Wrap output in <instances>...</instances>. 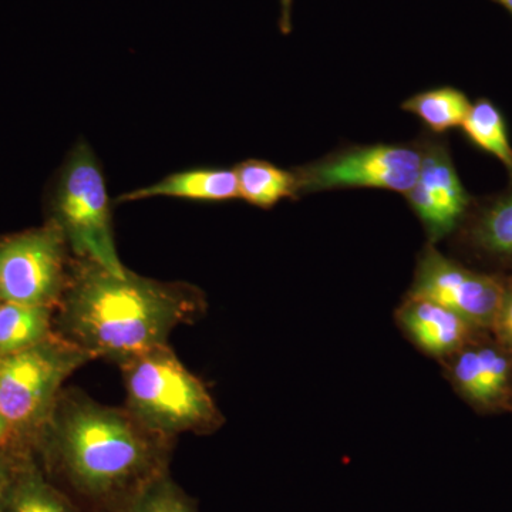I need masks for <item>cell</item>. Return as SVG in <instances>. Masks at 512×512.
<instances>
[{"instance_id": "obj_3", "label": "cell", "mask_w": 512, "mask_h": 512, "mask_svg": "<svg viewBox=\"0 0 512 512\" xmlns=\"http://www.w3.org/2000/svg\"><path fill=\"white\" fill-rule=\"evenodd\" d=\"M126 387V409L147 429L163 436L211 434L224 416L208 387L183 365L168 345L117 363Z\"/></svg>"}, {"instance_id": "obj_14", "label": "cell", "mask_w": 512, "mask_h": 512, "mask_svg": "<svg viewBox=\"0 0 512 512\" xmlns=\"http://www.w3.org/2000/svg\"><path fill=\"white\" fill-rule=\"evenodd\" d=\"M239 198L259 208H272L286 198L299 195L296 171L284 170L262 160H247L234 168Z\"/></svg>"}, {"instance_id": "obj_12", "label": "cell", "mask_w": 512, "mask_h": 512, "mask_svg": "<svg viewBox=\"0 0 512 512\" xmlns=\"http://www.w3.org/2000/svg\"><path fill=\"white\" fill-rule=\"evenodd\" d=\"M167 197L200 202H225L239 198L238 178L234 168H194L168 175L156 184L126 192L119 204L150 198Z\"/></svg>"}, {"instance_id": "obj_10", "label": "cell", "mask_w": 512, "mask_h": 512, "mask_svg": "<svg viewBox=\"0 0 512 512\" xmlns=\"http://www.w3.org/2000/svg\"><path fill=\"white\" fill-rule=\"evenodd\" d=\"M458 394L478 410L505 409L512 399V356L498 343H468L446 360Z\"/></svg>"}, {"instance_id": "obj_16", "label": "cell", "mask_w": 512, "mask_h": 512, "mask_svg": "<svg viewBox=\"0 0 512 512\" xmlns=\"http://www.w3.org/2000/svg\"><path fill=\"white\" fill-rule=\"evenodd\" d=\"M402 109L426 124L431 133L443 134L451 128L463 126L471 103L460 90L439 87L410 97L404 101Z\"/></svg>"}, {"instance_id": "obj_21", "label": "cell", "mask_w": 512, "mask_h": 512, "mask_svg": "<svg viewBox=\"0 0 512 512\" xmlns=\"http://www.w3.org/2000/svg\"><path fill=\"white\" fill-rule=\"evenodd\" d=\"M33 454L35 453L23 450L19 446L9 421L0 413V457L23 458L33 456Z\"/></svg>"}, {"instance_id": "obj_20", "label": "cell", "mask_w": 512, "mask_h": 512, "mask_svg": "<svg viewBox=\"0 0 512 512\" xmlns=\"http://www.w3.org/2000/svg\"><path fill=\"white\" fill-rule=\"evenodd\" d=\"M498 345L512 356V285H505L503 301L491 326Z\"/></svg>"}, {"instance_id": "obj_2", "label": "cell", "mask_w": 512, "mask_h": 512, "mask_svg": "<svg viewBox=\"0 0 512 512\" xmlns=\"http://www.w3.org/2000/svg\"><path fill=\"white\" fill-rule=\"evenodd\" d=\"M204 292L185 282H163L127 271L119 276L74 258L69 285L55 312V330L94 359L120 363L168 345L178 326L201 318Z\"/></svg>"}, {"instance_id": "obj_18", "label": "cell", "mask_w": 512, "mask_h": 512, "mask_svg": "<svg viewBox=\"0 0 512 512\" xmlns=\"http://www.w3.org/2000/svg\"><path fill=\"white\" fill-rule=\"evenodd\" d=\"M126 512H198V504L168 470L151 480Z\"/></svg>"}, {"instance_id": "obj_11", "label": "cell", "mask_w": 512, "mask_h": 512, "mask_svg": "<svg viewBox=\"0 0 512 512\" xmlns=\"http://www.w3.org/2000/svg\"><path fill=\"white\" fill-rule=\"evenodd\" d=\"M397 323L421 352L441 360L473 342L478 330L439 303L410 295L397 309Z\"/></svg>"}, {"instance_id": "obj_15", "label": "cell", "mask_w": 512, "mask_h": 512, "mask_svg": "<svg viewBox=\"0 0 512 512\" xmlns=\"http://www.w3.org/2000/svg\"><path fill=\"white\" fill-rule=\"evenodd\" d=\"M55 309L0 302V356L20 352L49 339L55 330Z\"/></svg>"}, {"instance_id": "obj_5", "label": "cell", "mask_w": 512, "mask_h": 512, "mask_svg": "<svg viewBox=\"0 0 512 512\" xmlns=\"http://www.w3.org/2000/svg\"><path fill=\"white\" fill-rule=\"evenodd\" d=\"M55 222L76 259L92 261L113 274L128 269L117 254L113 214L99 160L86 141H79L57 175L50 200Z\"/></svg>"}, {"instance_id": "obj_4", "label": "cell", "mask_w": 512, "mask_h": 512, "mask_svg": "<svg viewBox=\"0 0 512 512\" xmlns=\"http://www.w3.org/2000/svg\"><path fill=\"white\" fill-rule=\"evenodd\" d=\"M93 356L55 332L32 348L0 356V413L23 450L36 444L52 416L63 384Z\"/></svg>"}, {"instance_id": "obj_6", "label": "cell", "mask_w": 512, "mask_h": 512, "mask_svg": "<svg viewBox=\"0 0 512 512\" xmlns=\"http://www.w3.org/2000/svg\"><path fill=\"white\" fill-rule=\"evenodd\" d=\"M69 245L55 222L0 239V302L57 309L72 274Z\"/></svg>"}, {"instance_id": "obj_13", "label": "cell", "mask_w": 512, "mask_h": 512, "mask_svg": "<svg viewBox=\"0 0 512 512\" xmlns=\"http://www.w3.org/2000/svg\"><path fill=\"white\" fill-rule=\"evenodd\" d=\"M3 512L86 511L46 476L36 456H30L15 468Z\"/></svg>"}, {"instance_id": "obj_24", "label": "cell", "mask_w": 512, "mask_h": 512, "mask_svg": "<svg viewBox=\"0 0 512 512\" xmlns=\"http://www.w3.org/2000/svg\"><path fill=\"white\" fill-rule=\"evenodd\" d=\"M495 2L500 3V5H503L505 9L510 10L512 13V0H495Z\"/></svg>"}, {"instance_id": "obj_9", "label": "cell", "mask_w": 512, "mask_h": 512, "mask_svg": "<svg viewBox=\"0 0 512 512\" xmlns=\"http://www.w3.org/2000/svg\"><path fill=\"white\" fill-rule=\"evenodd\" d=\"M421 150L419 177L406 197L434 244L457 228L470 198L443 144H424Z\"/></svg>"}, {"instance_id": "obj_1", "label": "cell", "mask_w": 512, "mask_h": 512, "mask_svg": "<svg viewBox=\"0 0 512 512\" xmlns=\"http://www.w3.org/2000/svg\"><path fill=\"white\" fill-rule=\"evenodd\" d=\"M175 439L154 433L126 407L63 389L36 444L46 476L86 512H126L170 470Z\"/></svg>"}, {"instance_id": "obj_23", "label": "cell", "mask_w": 512, "mask_h": 512, "mask_svg": "<svg viewBox=\"0 0 512 512\" xmlns=\"http://www.w3.org/2000/svg\"><path fill=\"white\" fill-rule=\"evenodd\" d=\"M281 15H279V29L284 35L292 32V8L293 0H279Z\"/></svg>"}, {"instance_id": "obj_7", "label": "cell", "mask_w": 512, "mask_h": 512, "mask_svg": "<svg viewBox=\"0 0 512 512\" xmlns=\"http://www.w3.org/2000/svg\"><path fill=\"white\" fill-rule=\"evenodd\" d=\"M423 150L410 144L343 148L298 168L299 194L377 188L406 195L419 177Z\"/></svg>"}, {"instance_id": "obj_22", "label": "cell", "mask_w": 512, "mask_h": 512, "mask_svg": "<svg viewBox=\"0 0 512 512\" xmlns=\"http://www.w3.org/2000/svg\"><path fill=\"white\" fill-rule=\"evenodd\" d=\"M33 456H36V454H33ZM28 457H0V512H3V508H5L6 495H8L9 485L12 483L15 468L18 467L20 461H23Z\"/></svg>"}, {"instance_id": "obj_17", "label": "cell", "mask_w": 512, "mask_h": 512, "mask_svg": "<svg viewBox=\"0 0 512 512\" xmlns=\"http://www.w3.org/2000/svg\"><path fill=\"white\" fill-rule=\"evenodd\" d=\"M461 127L471 143L493 154L512 174V147L507 126L503 114L491 101L478 100L471 104Z\"/></svg>"}, {"instance_id": "obj_8", "label": "cell", "mask_w": 512, "mask_h": 512, "mask_svg": "<svg viewBox=\"0 0 512 512\" xmlns=\"http://www.w3.org/2000/svg\"><path fill=\"white\" fill-rule=\"evenodd\" d=\"M504 292L500 279L470 271L430 244L421 252L409 295L439 303L478 330H491Z\"/></svg>"}, {"instance_id": "obj_19", "label": "cell", "mask_w": 512, "mask_h": 512, "mask_svg": "<svg viewBox=\"0 0 512 512\" xmlns=\"http://www.w3.org/2000/svg\"><path fill=\"white\" fill-rule=\"evenodd\" d=\"M478 239L494 254L512 255V195L497 202L487 212Z\"/></svg>"}]
</instances>
